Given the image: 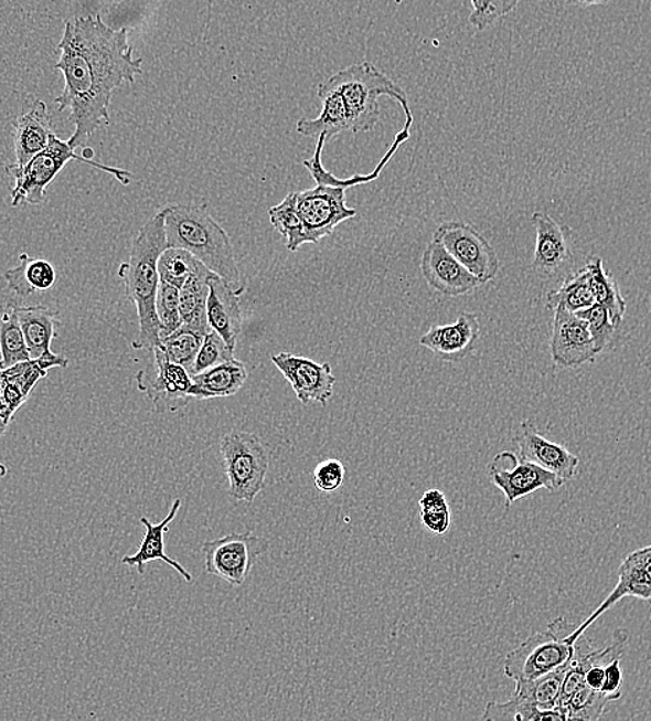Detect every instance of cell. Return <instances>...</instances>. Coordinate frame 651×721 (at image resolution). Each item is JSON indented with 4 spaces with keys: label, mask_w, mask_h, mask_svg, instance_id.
I'll use <instances>...</instances> for the list:
<instances>
[{
    "label": "cell",
    "mask_w": 651,
    "mask_h": 721,
    "mask_svg": "<svg viewBox=\"0 0 651 721\" xmlns=\"http://www.w3.org/2000/svg\"><path fill=\"white\" fill-rule=\"evenodd\" d=\"M626 596H633L651 603V544L631 552L618 569V583L610 595L594 614L566 636L568 644H575L596 621Z\"/></svg>",
    "instance_id": "cell-13"
},
{
    "label": "cell",
    "mask_w": 651,
    "mask_h": 721,
    "mask_svg": "<svg viewBox=\"0 0 651 721\" xmlns=\"http://www.w3.org/2000/svg\"><path fill=\"white\" fill-rule=\"evenodd\" d=\"M278 368L286 381L291 384L292 390L301 404L319 403L328 404L334 392V384L338 378L333 375L329 362H319L301 356L280 352L270 358Z\"/></svg>",
    "instance_id": "cell-15"
},
{
    "label": "cell",
    "mask_w": 651,
    "mask_h": 721,
    "mask_svg": "<svg viewBox=\"0 0 651 721\" xmlns=\"http://www.w3.org/2000/svg\"><path fill=\"white\" fill-rule=\"evenodd\" d=\"M52 134V119L46 103L38 100L13 124L15 165L25 166L32 157L45 149Z\"/></svg>",
    "instance_id": "cell-23"
},
{
    "label": "cell",
    "mask_w": 651,
    "mask_h": 721,
    "mask_svg": "<svg viewBox=\"0 0 651 721\" xmlns=\"http://www.w3.org/2000/svg\"><path fill=\"white\" fill-rule=\"evenodd\" d=\"M519 444V458L540 465L541 468L552 471L562 480H572L577 475L579 459L569 453L562 444L547 441L541 435L533 421H524L520 433L515 437Z\"/></svg>",
    "instance_id": "cell-19"
},
{
    "label": "cell",
    "mask_w": 651,
    "mask_h": 721,
    "mask_svg": "<svg viewBox=\"0 0 651 721\" xmlns=\"http://www.w3.org/2000/svg\"><path fill=\"white\" fill-rule=\"evenodd\" d=\"M166 220L162 210L140 227L130 247L128 262L121 263L118 276L125 295L137 307L139 333L135 350L153 351L161 346L160 322L156 314V297L160 286L159 258L167 248Z\"/></svg>",
    "instance_id": "cell-2"
},
{
    "label": "cell",
    "mask_w": 651,
    "mask_h": 721,
    "mask_svg": "<svg viewBox=\"0 0 651 721\" xmlns=\"http://www.w3.org/2000/svg\"><path fill=\"white\" fill-rule=\"evenodd\" d=\"M4 278L15 295L29 297L51 289L56 282V269L46 259H32L29 254H21L18 267L7 271Z\"/></svg>",
    "instance_id": "cell-29"
},
{
    "label": "cell",
    "mask_w": 651,
    "mask_h": 721,
    "mask_svg": "<svg viewBox=\"0 0 651 721\" xmlns=\"http://www.w3.org/2000/svg\"><path fill=\"white\" fill-rule=\"evenodd\" d=\"M346 189L318 185L309 191L297 192V209L301 216L308 245H318L332 235L344 221L355 219L357 211L346 208Z\"/></svg>",
    "instance_id": "cell-12"
},
{
    "label": "cell",
    "mask_w": 651,
    "mask_h": 721,
    "mask_svg": "<svg viewBox=\"0 0 651 721\" xmlns=\"http://www.w3.org/2000/svg\"><path fill=\"white\" fill-rule=\"evenodd\" d=\"M471 3H473V7H474V4H476V0H471Z\"/></svg>",
    "instance_id": "cell-51"
},
{
    "label": "cell",
    "mask_w": 651,
    "mask_h": 721,
    "mask_svg": "<svg viewBox=\"0 0 651 721\" xmlns=\"http://www.w3.org/2000/svg\"><path fill=\"white\" fill-rule=\"evenodd\" d=\"M323 92H338L343 97L351 134L371 132L376 127L380 119L378 99L382 96L398 102L405 117L414 114L406 92L371 62L352 64L322 81L318 94Z\"/></svg>",
    "instance_id": "cell-4"
},
{
    "label": "cell",
    "mask_w": 651,
    "mask_h": 721,
    "mask_svg": "<svg viewBox=\"0 0 651 721\" xmlns=\"http://www.w3.org/2000/svg\"><path fill=\"white\" fill-rule=\"evenodd\" d=\"M480 335V321L476 314L462 312L453 324L434 325L421 336L419 343L438 360L460 362L474 351Z\"/></svg>",
    "instance_id": "cell-18"
},
{
    "label": "cell",
    "mask_w": 651,
    "mask_h": 721,
    "mask_svg": "<svg viewBox=\"0 0 651 721\" xmlns=\"http://www.w3.org/2000/svg\"><path fill=\"white\" fill-rule=\"evenodd\" d=\"M8 475L7 465L0 464V480L4 479Z\"/></svg>",
    "instance_id": "cell-50"
},
{
    "label": "cell",
    "mask_w": 651,
    "mask_h": 721,
    "mask_svg": "<svg viewBox=\"0 0 651 721\" xmlns=\"http://www.w3.org/2000/svg\"><path fill=\"white\" fill-rule=\"evenodd\" d=\"M585 265L588 267L590 280H593L595 305L604 307L609 312L611 322L621 327L627 312V301L615 276L606 269L604 259L600 257L589 258Z\"/></svg>",
    "instance_id": "cell-31"
},
{
    "label": "cell",
    "mask_w": 651,
    "mask_h": 721,
    "mask_svg": "<svg viewBox=\"0 0 651 721\" xmlns=\"http://www.w3.org/2000/svg\"><path fill=\"white\" fill-rule=\"evenodd\" d=\"M482 720L491 721H566L563 710L542 709L527 699L512 696L508 702H488Z\"/></svg>",
    "instance_id": "cell-33"
},
{
    "label": "cell",
    "mask_w": 651,
    "mask_h": 721,
    "mask_svg": "<svg viewBox=\"0 0 651 721\" xmlns=\"http://www.w3.org/2000/svg\"><path fill=\"white\" fill-rule=\"evenodd\" d=\"M594 305L593 280L586 265L567 275L556 290L547 291L546 295V308L552 311L564 308L569 312H578Z\"/></svg>",
    "instance_id": "cell-30"
},
{
    "label": "cell",
    "mask_w": 651,
    "mask_h": 721,
    "mask_svg": "<svg viewBox=\"0 0 651 721\" xmlns=\"http://www.w3.org/2000/svg\"><path fill=\"white\" fill-rule=\"evenodd\" d=\"M420 511H449V503L447 497L444 492L438 489H430L421 496L420 501Z\"/></svg>",
    "instance_id": "cell-46"
},
{
    "label": "cell",
    "mask_w": 651,
    "mask_h": 721,
    "mask_svg": "<svg viewBox=\"0 0 651 721\" xmlns=\"http://www.w3.org/2000/svg\"><path fill=\"white\" fill-rule=\"evenodd\" d=\"M73 160L85 162V165L99 168V170L107 173H113L124 185H129L134 178L129 171L107 167L88 159V157L78 156L68 142H64V140L56 137V134L53 132L46 148L32 157L25 166H18L15 162H12V165L4 167L8 176L14 179V187L10 189L13 208L25 204H43L49 185L58 176L60 171Z\"/></svg>",
    "instance_id": "cell-5"
},
{
    "label": "cell",
    "mask_w": 651,
    "mask_h": 721,
    "mask_svg": "<svg viewBox=\"0 0 651 721\" xmlns=\"http://www.w3.org/2000/svg\"><path fill=\"white\" fill-rule=\"evenodd\" d=\"M651 604V603H650ZM651 617V616H650Z\"/></svg>",
    "instance_id": "cell-52"
},
{
    "label": "cell",
    "mask_w": 651,
    "mask_h": 721,
    "mask_svg": "<svg viewBox=\"0 0 651 721\" xmlns=\"http://www.w3.org/2000/svg\"><path fill=\"white\" fill-rule=\"evenodd\" d=\"M573 630L564 617H557L545 632L534 633L506 655L504 675L514 682H525L562 668L574 655V645L566 642Z\"/></svg>",
    "instance_id": "cell-6"
},
{
    "label": "cell",
    "mask_w": 651,
    "mask_h": 721,
    "mask_svg": "<svg viewBox=\"0 0 651 721\" xmlns=\"http://www.w3.org/2000/svg\"><path fill=\"white\" fill-rule=\"evenodd\" d=\"M198 258L183 248L167 247L161 253L159 258V275L162 282H167L172 286L181 287L186 284V280L192 276L195 271L202 265Z\"/></svg>",
    "instance_id": "cell-37"
},
{
    "label": "cell",
    "mask_w": 651,
    "mask_h": 721,
    "mask_svg": "<svg viewBox=\"0 0 651 721\" xmlns=\"http://www.w3.org/2000/svg\"><path fill=\"white\" fill-rule=\"evenodd\" d=\"M207 317L211 329L218 333L233 351L242 333L241 291L213 273L209 279Z\"/></svg>",
    "instance_id": "cell-21"
},
{
    "label": "cell",
    "mask_w": 651,
    "mask_h": 721,
    "mask_svg": "<svg viewBox=\"0 0 651 721\" xmlns=\"http://www.w3.org/2000/svg\"><path fill=\"white\" fill-rule=\"evenodd\" d=\"M153 354V367L138 372L139 392L148 395L159 414L183 410L194 400L192 375L186 368L172 362L160 346L156 347Z\"/></svg>",
    "instance_id": "cell-9"
},
{
    "label": "cell",
    "mask_w": 651,
    "mask_h": 721,
    "mask_svg": "<svg viewBox=\"0 0 651 721\" xmlns=\"http://www.w3.org/2000/svg\"><path fill=\"white\" fill-rule=\"evenodd\" d=\"M220 449L230 480V496L236 501L254 502L267 480V448L254 433L233 431L222 437Z\"/></svg>",
    "instance_id": "cell-7"
},
{
    "label": "cell",
    "mask_w": 651,
    "mask_h": 721,
    "mask_svg": "<svg viewBox=\"0 0 651 721\" xmlns=\"http://www.w3.org/2000/svg\"><path fill=\"white\" fill-rule=\"evenodd\" d=\"M420 269L428 286L442 296L469 295L482 285V282L447 252L436 237H433L423 253Z\"/></svg>",
    "instance_id": "cell-17"
},
{
    "label": "cell",
    "mask_w": 651,
    "mask_h": 721,
    "mask_svg": "<svg viewBox=\"0 0 651 721\" xmlns=\"http://www.w3.org/2000/svg\"><path fill=\"white\" fill-rule=\"evenodd\" d=\"M551 356L553 364L564 370H577L594 364L598 351L595 349L588 325L577 314L556 308L553 310Z\"/></svg>",
    "instance_id": "cell-14"
},
{
    "label": "cell",
    "mask_w": 651,
    "mask_h": 721,
    "mask_svg": "<svg viewBox=\"0 0 651 721\" xmlns=\"http://www.w3.org/2000/svg\"><path fill=\"white\" fill-rule=\"evenodd\" d=\"M572 659L564 664L562 668L552 671L549 675L542 676L540 679L515 682L513 696L527 699V701L542 709H556L558 698H561L564 676H566Z\"/></svg>",
    "instance_id": "cell-35"
},
{
    "label": "cell",
    "mask_w": 651,
    "mask_h": 721,
    "mask_svg": "<svg viewBox=\"0 0 651 721\" xmlns=\"http://www.w3.org/2000/svg\"><path fill=\"white\" fill-rule=\"evenodd\" d=\"M490 479L492 485L503 492L506 508L541 489L557 491L566 485V481L552 471L520 459L519 455L512 452L499 453L492 459Z\"/></svg>",
    "instance_id": "cell-11"
},
{
    "label": "cell",
    "mask_w": 651,
    "mask_h": 721,
    "mask_svg": "<svg viewBox=\"0 0 651 721\" xmlns=\"http://www.w3.org/2000/svg\"><path fill=\"white\" fill-rule=\"evenodd\" d=\"M434 237L482 285L497 278L501 268L498 253L474 225L465 221L442 222Z\"/></svg>",
    "instance_id": "cell-10"
},
{
    "label": "cell",
    "mask_w": 651,
    "mask_h": 721,
    "mask_svg": "<svg viewBox=\"0 0 651 721\" xmlns=\"http://www.w3.org/2000/svg\"><path fill=\"white\" fill-rule=\"evenodd\" d=\"M168 247L193 254L200 263L224 278L237 291L244 285L236 262L235 248L224 227L210 214L207 205L181 203L162 209Z\"/></svg>",
    "instance_id": "cell-3"
},
{
    "label": "cell",
    "mask_w": 651,
    "mask_h": 721,
    "mask_svg": "<svg viewBox=\"0 0 651 721\" xmlns=\"http://www.w3.org/2000/svg\"><path fill=\"white\" fill-rule=\"evenodd\" d=\"M569 4L578 8L604 7L611 3V0H567Z\"/></svg>",
    "instance_id": "cell-47"
},
{
    "label": "cell",
    "mask_w": 651,
    "mask_h": 721,
    "mask_svg": "<svg viewBox=\"0 0 651 721\" xmlns=\"http://www.w3.org/2000/svg\"><path fill=\"white\" fill-rule=\"evenodd\" d=\"M9 424L4 422L3 420H0V437L4 435V432L8 431Z\"/></svg>",
    "instance_id": "cell-49"
},
{
    "label": "cell",
    "mask_w": 651,
    "mask_h": 721,
    "mask_svg": "<svg viewBox=\"0 0 651 721\" xmlns=\"http://www.w3.org/2000/svg\"><path fill=\"white\" fill-rule=\"evenodd\" d=\"M487 2L488 0H476V4L473 7V13L481 12V10L487 7Z\"/></svg>",
    "instance_id": "cell-48"
},
{
    "label": "cell",
    "mask_w": 651,
    "mask_h": 721,
    "mask_svg": "<svg viewBox=\"0 0 651 721\" xmlns=\"http://www.w3.org/2000/svg\"><path fill=\"white\" fill-rule=\"evenodd\" d=\"M205 336L195 332L193 329L181 327L175 332L161 339V349L175 364L186 368L192 371L195 357H198Z\"/></svg>",
    "instance_id": "cell-38"
},
{
    "label": "cell",
    "mask_w": 651,
    "mask_h": 721,
    "mask_svg": "<svg viewBox=\"0 0 651 721\" xmlns=\"http://www.w3.org/2000/svg\"><path fill=\"white\" fill-rule=\"evenodd\" d=\"M621 658L612 659L606 665L605 681L600 692L605 693L611 702L618 701L622 697V670Z\"/></svg>",
    "instance_id": "cell-44"
},
{
    "label": "cell",
    "mask_w": 651,
    "mask_h": 721,
    "mask_svg": "<svg viewBox=\"0 0 651 721\" xmlns=\"http://www.w3.org/2000/svg\"><path fill=\"white\" fill-rule=\"evenodd\" d=\"M156 314L160 322L161 339L182 327L178 287L167 284V282H160L156 297Z\"/></svg>",
    "instance_id": "cell-39"
},
{
    "label": "cell",
    "mask_w": 651,
    "mask_h": 721,
    "mask_svg": "<svg viewBox=\"0 0 651 721\" xmlns=\"http://www.w3.org/2000/svg\"><path fill=\"white\" fill-rule=\"evenodd\" d=\"M58 51L56 68L64 75V89L56 103L58 112L70 110L75 131L67 142L77 149L96 129L110 126L113 92L135 83L143 59L134 57L128 30L110 29L102 15L65 21Z\"/></svg>",
    "instance_id": "cell-1"
},
{
    "label": "cell",
    "mask_w": 651,
    "mask_h": 721,
    "mask_svg": "<svg viewBox=\"0 0 651 721\" xmlns=\"http://www.w3.org/2000/svg\"><path fill=\"white\" fill-rule=\"evenodd\" d=\"M318 97L322 102V112L313 119L301 118L296 126L297 132L317 139L320 135H324L328 140L340 134L350 132L343 97L338 92H323L318 94Z\"/></svg>",
    "instance_id": "cell-28"
},
{
    "label": "cell",
    "mask_w": 651,
    "mask_h": 721,
    "mask_svg": "<svg viewBox=\"0 0 651 721\" xmlns=\"http://www.w3.org/2000/svg\"><path fill=\"white\" fill-rule=\"evenodd\" d=\"M423 526L433 534L442 536L450 528V509L449 511H420Z\"/></svg>",
    "instance_id": "cell-45"
},
{
    "label": "cell",
    "mask_w": 651,
    "mask_h": 721,
    "mask_svg": "<svg viewBox=\"0 0 651 721\" xmlns=\"http://www.w3.org/2000/svg\"><path fill=\"white\" fill-rule=\"evenodd\" d=\"M575 314L588 325L589 333L593 336L595 349L598 351V354L615 343L620 327L611 322L609 312L604 307L594 305Z\"/></svg>",
    "instance_id": "cell-40"
},
{
    "label": "cell",
    "mask_w": 651,
    "mask_h": 721,
    "mask_svg": "<svg viewBox=\"0 0 651 721\" xmlns=\"http://www.w3.org/2000/svg\"><path fill=\"white\" fill-rule=\"evenodd\" d=\"M192 378L194 400L226 399L241 392L247 382L248 371L244 362L233 358Z\"/></svg>",
    "instance_id": "cell-27"
},
{
    "label": "cell",
    "mask_w": 651,
    "mask_h": 721,
    "mask_svg": "<svg viewBox=\"0 0 651 721\" xmlns=\"http://www.w3.org/2000/svg\"><path fill=\"white\" fill-rule=\"evenodd\" d=\"M30 360L29 347L19 321L18 306L10 303L0 307V370Z\"/></svg>",
    "instance_id": "cell-32"
},
{
    "label": "cell",
    "mask_w": 651,
    "mask_h": 721,
    "mask_svg": "<svg viewBox=\"0 0 651 721\" xmlns=\"http://www.w3.org/2000/svg\"><path fill=\"white\" fill-rule=\"evenodd\" d=\"M182 507V500L177 498L173 501L170 512L167 517L161 520L160 523H151L148 518H140V522L145 526V534L142 543H140L137 554L124 556L121 563L130 568H137L140 576H145L146 565L149 562L162 561L166 562L168 566H171L173 571H177L183 577L184 582L192 583L193 576L190 574L186 569H184L181 563L166 554V541L164 537L168 530H170V524L173 522V519L177 518L179 509Z\"/></svg>",
    "instance_id": "cell-22"
},
{
    "label": "cell",
    "mask_w": 651,
    "mask_h": 721,
    "mask_svg": "<svg viewBox=\"0 0 651 721\" xmlns=\"http://www.w3.org/2000/svg\"><path fill=\"white\" fill-rule=\"evenodd\" d=\"M233 356H235V351L225 343V340L218 333L211 330L210 333L205 335L202 349H200L198 357H195L190 375H198V373L224 364V362L233 360L235 358Z\"/></svg>",
    "instance_id": "cell-41"
},
{
    "label": "cell",
    "mask_w": 651,
    "mask_h": 721,
    "mask_svg": "<svg viewBox=\"0 0 651 721\" xmlns=\"http://www.w3.org/2000/svg\"><path fill=\"white\" fill-rule=\"evenodd\" d=\"M18 316L31 360H38V358L42 357L49 358V360H58V358L63 357L54 354L52 351V341L57 336V311L45 306H18Z\"/></svg>",
    "instance_id": "cell-25"
},
{
    "label": "cell",
    "mask_w": 651,
    "mask_h": 721,
    "mask_svg": "<svg viewBox=\"0 0 651 721\" xmlns=\"http://www.w3.org/2000/svg\"><path fill=\"white\" fill-rule=\"evenodd\" d=\"M535 226L536 241L531 268L542 279H549L562 273L573 259V247L569 243L572 231L558 224L552 215L544 211H535L531 215Z\"/></svg>",
    "instance_id": "cell-16"
},
{
    "label": "cell",
    "mask_w": 651,
    "mask_h": 721,
    "mask_svg": "<svg viewBox=\"0 0 651 721\" xmlns=\"http://www.w3.org/2000/svg\"><path fill=\"white\" fill-rule=\"evenodd\" d=\"M54 365L45 358L20 362L0 370V420L13 421L15 412L29 400L32 390Z\"/></svg>",
    "instance_id": "cell-20"
},
{
    "label": "cell",
    "mask_w": 651,
    "mask_h": 721,
    "mask_svg": "<svg viewBox=\"0 0 651 721\" xmlns=\"http://www.w3.org/2000/svg\"><path fill=\"white\" fill-rule=\"evenodd\" d=\"M270 224L285 237L289 252H297L302 245H308L306 230L297 209V192H291L281 203L268 211Z\"/></svg>",
    "instance_id": "cell-34"
},
{
    "label": "cell",
    "mask_w": 651,
    "mask_h": 721,
    "mask_svg": "<svg viewBox=\"0 0 651 721\" xmlns=\"http://www.w3.org/2000/svg\"><path fill=\"white\" fill-rule=\"evenodd\" d=\"M414 123L415 116L405 117L404 128L401 129V131L397 134V137H395L394 142L391 144L387 153L383 156L382 161H380L377 167L374 168L371 173H367V176H354L349 179H340L335 178L332 172L326 170L322 162V155L324 145L328 142V139H326L324 135H320L318 138L317 150H314L312 159L303 160L302 165L309 172H311V176L318 185L340 187L349 189L356 185H363V183L376 181V179L380 177V172L384 170V167L388 165V161L393 159V156L397 153L399 146L404 145L406 140L410 138V128L414 126Z\"/></svg>",
    "instance_id": "cell-24"
},
{
    "label": "cell",
    "mask_w": 651,
    "mask_h": 721,
    "mask_svg": "<svg viewBox=\"0 0 651 721\" xmlns=\"http://www.w3.org/2000/svg\"><path fill=\"white\" fill-rule=\"evenodd\" d=\"M611 702L605 693L595 691L584 685L558 707L566 714L567 720H599L604 718L607 704Z\"/></svg>",
    "instance_id": "cell-36"
},
{
    "label": "cell",
    "mask_w": 651,
    "mask_h": 721,
    "mask_svg": "<svg viewBox=\"0 0 651 721\" xmlns=\"http://www.w3.org/2000/svg\"><path fill=\"white\" fill-rule=\"evenodd\" d=\"M268 550L267 541L253 531L232 533L204 541L202 552L205 572L241 587L252 573L255 561Z\"/></svg>",
    "instance_id": "cell-8"
},
{
    "label": "cell",
    "mask_w": 651,
    "mask_h": 721,
    "mask_svg": "<svg viewBox=\"0 0 651 721\" xmlns=\"http://www.w3.org/2000/svg\"><path fill=\"white\" fill-rule=\"evenodd\" d=\"M211 275H213V271L202 264L190 276L186 284L179 289V311H181L182 327L193 329L204 336L213 330L207 317Z\"/></svg>",
    "instance_id": "cell-26"
},
{
    "label": "cell",
    "mask_w": 651,
    "mask_h": 721,
    "mask_svg": "<svg viewBox=\"0 0 651 721\" xmlns=\"http://www.w3.org/2000/svg\"><path fill=\"white\" fill-rule=\"evenodd\" d=\"M345 480V466L340 459H326L313 470V481L322 492H334L341 489Z\"/></svg>",
    "instance_id": "cell-42"
},
{
    "label": "cell",
    "mask_w": 651,
    "mask_h": 721,
    "mask_svg": "<svg viewBox=\"0 0 651 721\" xmlns=\"http://www.w3.org/2000/svg\"><path fill=\"white\" fill-rule=\"evenodd\" d=\"M520 2L521 0H488L481 12L470 14V23L477 31H484L512 12Z\"/></svg>",
    "instance_id": "cell-43"
}]
</instances>
